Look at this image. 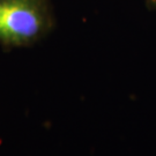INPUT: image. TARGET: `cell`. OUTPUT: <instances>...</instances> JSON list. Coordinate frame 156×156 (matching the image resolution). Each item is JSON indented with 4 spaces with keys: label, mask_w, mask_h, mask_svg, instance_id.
Instances as JSON below:
<instances>
[{
    "label": "cell",
    "mask_w": 156,
    "mask_h": 156,
    "mask_svg": "<svg viewBox=\"0 0 156 156\" xmlns=\"http://www.w3.org/2000/svg\"><path fill=\"white\" fill-rule=\"evenodd\" d=\"M148 6H151L153 8H156V0H146Z\"/></svg>",
    "instance_id": "obj_2"
},
{
    "label": "cell",
    "mask_w": 156,
    "mask_h": 156,
    "mask_svg": "<svg viewBox=\"0 0 156 156\" xmlns=\"http://www.w3.org/2000/svg\"><path fill=\"white\" fill-rule=\"evenodd\" d=\"M51 0H0V45L29 48L55 28Z\"/></svg>",
    "instance_id": "obj_1"
}]
</instances>
